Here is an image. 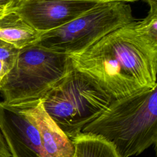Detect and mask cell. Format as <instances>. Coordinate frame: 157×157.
Here are the masks:
<instances>
[{"label": "cell", "instance_id": "5b68a950", "mask_svg": "<svg viewBox=\"0 0 157 157\" xmlns=\"http://www.w3.org/2000/svg\"><path fill=\"white\" fill-rule=\"evenodd\" d=\"M134 21L132 9L126 2H99L67 24L40 33L33 45L59 53H75Z\"/></svg>", "mask_w": 157, "mask_h": 157}, {"label": "cell", "instance_id": "5bb4252c", "mask_svg": "<svg viewBox=\"0 0 157 157\" xmlns=\"http://www.w3.org/2000/svg\"><path fill=\"white\" fill-rule=\"evenodd\" d=\"M14 1L15 0H0V6L6 7L9 9Z\"/></svg>", "mask_w": 157, "mask_h": 157}, {"label": "cell", "instance_id": "4fadbf2b", "mask_svg": "<svg viewBox=\"0 0 157 157\" xmlns=\"http://www.w3.org/2000/svg\"><path fill=\"white\" fill-rule=\"evenodd\" d=\"M148 4L150 6L149 11H157V0H143Z\"/></svg>", "mask_w": 157, "mask_h": 157}, {"label": "cell", "instance_id": "9c48e42d", "mask_svg": "<svg viewBox=\"0 0 157 157\" xmlns=\"http://www.w3.org/2000/svg\"><path fill=\"white\" fill-rule=\"evenodd\" d=\"M40 34L14 11L8 10L0 18V40L19 50L33 45Z\"/></svg>", "mask_w": 157, "mask_h": 157}, {"label": "cell", "instance_id": "7c38bea8", "mask_svg": "<svg viewBox=\"0 0 157 157\" xmlns=\"http://www.w3.org/2000/svg\"><path fill=\"white\" fill-rule=\"evenodd\" d=\"M0 157H12L5 139L0 131Z\"/></svg>", "mask_w": 157, "mask_h": 157}, {"label": "cell", "instance_id": "ba28073f", "mask_svg": "<svg viewBox=\"0 0 157 157\" xmlns=\"http://www.w3.org/2000/svg\"><path fill=\"white\" fill-rule=\"evenodd\" d=\"M15 107L19 109L36 128L42 145L50 157H74L72 140L47 113L41 100Z\"/></svg>", "mask_w": 157, "mask_h": 157}, {"label": "cell", "instance_id": "7a4b0ae2", "mask_svg": "<svg viewBox=\"0 0 157 157\" xmlns=\"http://www.w3.org/2000/svg\"><path fill=\"white\" fill-rule=\"evenodd\" d=\"M82 132L105 139L113 146L118 157L137 155L155 145L157 85L126 98L113 99Z\"/></svg>", "mask_w": 157, "mask_h": 157}, {"label": "cell", "instance_id": "52a82bcc", "mask_svg": "<svg viewBox=\"0 0 157 157\" xmlns=\"http://www.w3.org/2000/svg\"><path fill=\"white\" fill-rule=\"evenodd\" d=\"M0 131L12 157H50L34 126L19 109L0 102Z\"/></svg>", "mask_w": 157, "mask_h": 157}, {"label": "cell", "instance_id": "3957f363", "mask_svg": "<svg viewBox=\"0 0 157 157\" xmlns=\"http://www.w3.org/2000/svg\"><path fill=\"white\" fill-rule=\"evenodd\" d=\"M73 69L68 55L30 45L19 50L13 67L0 82L8 106H20L42 99Z\"/></svg>", "mask_w": 157, "mask_h": 157}, {"label": "cell", "instance_id": "2e32d148", "mask_svg": "<svg viewBox=\"0 0 157 157\" xmlns=\"http://www.w3.org/2000/svg\"><path fill=\"white\" fill-rule=\"evenodd\" d=\"M7 11H8V9L7 7L0 6V18L2 17Z\"/></svg>", "mask_w": 157, "mask_h": 157}, {"label": "cell", "instance_id": "8fae6325", "mask_svg": "<svg viewBox=\"0 0 157 157\" xmlns=\"http://www.w3.org/2000/svg\"><path fill=\"white\" fill-rule=\"evenodd\" d=\"M137 24L145 36L157 43V11H149L146 18L137 22Z\"/></svg>", "mask_w": 157, "mask_h": 157}, {"label": "cell", "instance_id": "8992f818", "mask_svg": "<svg viewBox=\"0 0 157 157\" xmlns=\"http://www.w3.org/2000/svg\"><path fill=\"white\" fill-rule=\"evenodd\" d=\"M99 2L88 0H15L8 10L15 12L42 33L67 24Z\"/></svg>", "mask_w": 157, "mask_h": 157}, {"label": "cell", "instance_id": "277c9868", "mask_svg": "<svg viewBox=\"0 0 157 157\" xmlns=\"http://www.w3.org/2000/svg\"><path fill=\"white\" fill-rule=\"evenodd\" d=\"M41 101L47 113L72 139L96 119L113 99L90 78L73 69Z\"/></svg>", "mask_w": 157, "mask_h": 157}, {"label": "cell", "instance_id": "6da1fadb", "mask_svg": "<svg viewBox=\"0 0 157 157\" xmlns=\"http://www.w3.org/2000/svg\"><path fill=\"white\" fill-rule=\"evenodd\" d=\"M68 56L74 69L90 78L113 99L157 85V43L141 32L136 21Z\"/></svg>", "mask_w": 157, "mask_h": 157}, {"label": "cell", "instance_id": "30bf717a", "mask_svg": "<svg viewBox=\"0 0 157 157\" xmlns=\"http://www.w3.org/2000/svg\"><path fill=\"white\" fill-rule=\"evenodd\" d=\"M71 140L74 157H118L113 146L100 136L81 132Z\"/></svg>", "mask_w": 157, "mask_h": 157}, {"label": "cell", "instance_id": "9a60e30c", "mask_svg": "<svg viewBox=\"0 0 157 157\" xmlns=\"http://www.w3.org/2000/svg\"><path fill=\"white\" fill-rule=\"evenodd\" d=\"M88 1H94L96 2H113V1H123V2H134L138 0H88Z\"/></svg>", "mask_w": 157, "mask_h": 157}]
</instances>
